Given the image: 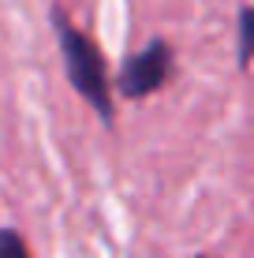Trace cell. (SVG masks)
I'll list each match as a JSON object with an SVG mask.
<instances>
[{
  "label": "cell",
  "instance_id": "obj_4",
  "mask_svg": "<svg viewBox=\"0 0 254 258\" xmlns=\"http://www.w3.org/2000/svg\"><path fill=\"white\" fill-rule=\"evenodd\" d=\"M0 258H30V247L15 228H0Z\"/></svg>",
  "mask_w": 254,
  "mask_h": 258
},
{
  "label": "cell",
  "instance_id": "obj_2",
  "mask_svg": "<svg viewBox=\"0 0 254 258\" xmlns=\"http://www.w3.org/2000/svg\"><path fill=\"white\" fill-rule=\"evenodd\" d=\"M168 79H172V45L164 38H153L142 52L124 60V68L116 75V86L124 97L138 101V97H150L153 90H161Z\"/></svg>",
  "mask_w": 254,
  "mask_h": 258
},
{
  "label": "cell",
  "instance_id": "obj_1",
  "mask_svg": "<svg viewBox=\"0 0 254 258\" xmlns=\"http://www.w3.org/2000/svg\"><path fill=\"white\" fill-rule=\"evenodd\" d=\"M52 30H56L60 52H64V68L67 79L78 90V97L94 105V112L101 116V123H116V109L109 97V71H105V56L101 49L90 41V34H82L78 26L64 15V8H52Z\"/></svg>",
  "mask_w": 254,
  "mask_h": 258
},
{
  "label": "cell",
  "instance_id": "obj_3",
  "mask_svg": "<svg viewBox=\"0 0 254 258\" xmlns=\"http://www.w3.org/2000/svg\"><path fill=\"white\" fill-rule=\"evenodd\" d=\"M239 68L254 60V8H239Z\"/></svg>",
  "mask_w": 254,
  "mask_h": 258
},
{
  "label": "cell",
  "instance_id": "obj_5",
  "mask_svg": "<svg viewBox=\"0 0 254 258\" xmlns=\"http://www.w3.org/2000/svg\"><path fill=\"white\" fill-rule=\"evenodd\" d=\"M198 258H206V254H198Z\"/></svg>",
  "mask_w": 254,
  "mask_h": 258
}]
</instances>
